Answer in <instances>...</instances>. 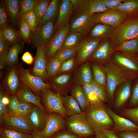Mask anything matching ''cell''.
<instances>
[{
    "label": "cell",
    "instance_id": "obj_1",
    "mask_svg": "<svg viewBox=\"0 0 138 138\" xmlns=\"http://www.w3.org/2000/svg\"><path fill=\"white\" fill-rule=\"evenodd\" d=\"M104 66L107 74L105 89L108 102L113 103L117 88L123 83L138 77V75L127 72L114 63L111 60Z\"/></svg>",
    "mask_w": 138,
    "mask_h": 138
},
{
    "label": "cell",
    "instance_id": "obj_2",
    "mask_svg": "<svg viewBox=\"0 0 138 138\" xmlns=\"http://www.w3.org/2000/svg\"><path fill=\"white\" fill-rule=\"evenodd\" d=\"M106 107L105 104L90 105L84 112L88 123L95 133L113 129V122Z\"/></svg>",
    "mask_w": 138,
    "mask_h": 138
},
{
    "label": "cell",
    "instance_id": "obj_3",
    "mask_svg": "<svg viewBox=\"0 0 138 138\" xmlns=\"http://www.w3.org/2000/svg\"><path fill=\"white\" fill-rule=\"evenodd\" d=\"M138 37V17L124 21L115 29L110 37L116 46L123 41Z\"/></svg>",
    "mask_w": 138,
    "mask_h": 138
},
{
    "label": "cell",
    "instance_id": "obj_4",
    "mask_svg": "<svg viewBox=\"0 0 138 138\" xmlns=\"http://www.w3.org/2000/svg\"><path fill=\"white\" fill-rule=\"evenodd\" d=\"M66 126L67 129L81 137L93 136L96 134L83 112L68 117Z\"/></svg>",
    "mask_w": 138,
    "mask_h": 138
},
{
    "label": "cell",
    "instance_id": "obj_5",
    "mask_svg": "<svg viewBox=\"0 0 138 138\" xmlns=\"http://www.w3.org/2000/svg\"><path fill=\"white\" fill-rule=\"evenodd\" d=\"M74 11L70 24V31L85 35L91 31L96 23L87 12L83 10Z\"/></svg>",
    "mask_w": 138,
    "mask_h": 138
},
{
    "label": "cell",
    "instance_id": "obj_6",
    "mask_svg": "<svg viewBox=\"0 0 138 138\" xmlns=\"http://www.w3.org/2000/svg\"><path fill=\"white\" fill-rule=\"evenodd\" d=\"M18 72L21 84L29 88L38 96L41 92L51 88L50 84L45 83L41 78L32 75L28 69L18 67Z\"/></svg>",
    "mask_w": 138,
    "mask_h": 138
},
{
    "label": "cell",
    "instance_id": "obj_7",
    "mask_svg": "<svg viewBox=\"0 0 138 138\" xmlns=\"http://www.w3.org/2000/svg\"><path fill=\"white\" fill-rule=\"evenodd\" d=\"M0 125L30 134L34 131L26 116L17 114L8 113L3 117Z\"/></svg>",
    "mask_w": 138,
    "mask_h": 138
},
{
    "label": "cell",
    "instance_id": "obj_8",
    "mask_svg": "<svg viewBox=\"0 0 138 138\" xmlns=\"http://www.w3.org/2000/svg\"><path fill=\"white\" fill-rule=\"evenodd\" d=\"M70 24L68 22L56 30L46 44L45 53L47 62L53 57L63 45L66 36L70 31Z\"/></svg>",
    "mask_w": 138,
    "mask_h": 138
},
{
    "label": "cell",
    "instance_id": "obj_9",
    "mask_svg": "<svg viewBox=\"0 0 138 138\" xmlns=\"http://www.w3.org/2000/svg\"><path fill=\"white\" fill-rule=\"evenodd\" d=\"M127 15L126 13L120 11L109 9L95 13L91 16L96 24H103L115 29L124 21Z\"/></svg>",
    "mask_w": 138,
    "mask_h": 138
},
{
    "label": "cell",
    "instance_id": "obj_10",
    "mask_svg": "<svg viewBox=\"0 0 138 138\" xmlns=\"http://www.w3.org/2000/svg\"><path fill=\"white\" fill-rule=\"evenodd\" d=\"M40 95L47 111L49 112L57 113L67 118L61 96L54 93L50 89L42 91Z\"/></svg>",
    "mask_w": 138,
    "mask_h": 138
},
{
    "label": "cell",
    "instance_id": "obj_11",
    "mask_svg": "<svg viewBox=\"0 0 138 138\" xmlns=\"http://www.w3.org/2000/svg\"><path fill=\"white\" fill-rule=\"evenodd\" d=\"M54 31V25L51 21L37 26L31 31V38L34 45L37 48L40 45L46 44L50 40Z\"/></svg>",
    "mask_w": 138,
    "mask_h": 138
},
{
    "label": "cell",
    "instance_id": "obj_12",
    "mask_svg": "<svg viewBox=\"0 0 138 138\" xmlns=\"http://www.w3.org/2000/svg\"><path fill=\"white\" fill-rule=\"evenodd\" d=\"M73 76L71 72L56 75L52 78L50 84L51 88L57 94L61 96L67 95L74 85Z\"/></svg>",
    "mask_w": 138,
    "mask_h": 138
},
{
    "label": "cell",
    "instance_id": "obj_13",
    "mask_svg": "<svg viewBox=\"0 0 138 138\" xmlns=\"http://www.w3.org/2000/svg\"><path fill=\"white\" fill-rule=\"evenodd\" d=\"M65 118L58 113L49 112L45 126L41 131L45 137H50L58 131L65 129L66 120Z\"/></svg>",
    "mask_w": 138,
    "mask_h": 138
},
{
    "label": "cell",
    "instance_id": "obj_14",
    "mask_svg": "<svg viewBox=\"0 0 138 138\" xmlns=\"http://www.w3.org/2000/svg\"><path fill=\"white\" fill-rule=\"evenodd\" d=\"M102 38L84 39L78 46L76 59L77 65L88 61Z\"/></svg>",
    "mask_w": 138,
    "mask_h": 138
},
{
    "label": "cell",
    "instance_id": "obj_15",
    "mask_svg": "<svg viewBox=\"0 0 138 138\" xmlns=\"http://www.w3.org/2000/svg\"><path fill=\"white\" fill-rule=\"evenodd\" d=\"M116 46L110 40L101 41L88 61L105 64L111 60Z\"/></svg>",
    "mask_w": 138,
    "mask_h": 138
},
{
    "label": "cell",
    "instance_id": "obj_16",
    "mask_svg": "<svg viewBox=\"0 0 138 138\" xmlns=\"http://www.w3.org/2000/svg\"><path fill=\"white\" fill-rule=\"evenodd\" d=\"M116 64L125 71L138 75L137 57L115 51L111 59Z\"/></svg>",
    "mask_w": 138,
    "mask_h": 138
},
{
    "label": "cell",
    "instance_id": "obj_17",
    "mask_svg": "<svg viewBox=\"0 0 138 138\" xmlns=\"http://www.w3.org/2000/svg\"><path fill=\"white\" fill-rule=\"evenodd\" d=\"M74 10H83L92 16L109 9L106 6L103 0H70Z\"/></svg>",
    "mask_w": 138,
    "mask_h": 138
},
{
    "label": "cell",
    "instance_id": "obj_18",
    "mask_svg": "<svg viewBox=\"0 0 138 138\" xmlns=\"http://www.w3.org/2000/svg\"><path fill=\"white\" fill-rule=\"evenodd\" d=\"M106 108L113 122L112 130L115 133L138 131V125L129 119L117 114L110 108L107 107Z\"/></svg>",
    "mask_w": 138,
    "mask_h": 138
},
{
    "label": "cell",
    "instance_id": "obj_19",
    "mask_svg": "<svg viewBox=\"0 0 138 138\" xmlns=\"http://www.w3.org/2000/svg\"><path fill=\"white\" fill-rule=\"evenodd\" d=\"M45 44L37 48V51L34 60L33 72L34 75L43 80L47 77V61L45 55Z\"/></svg>",
    "mask_w": 138,
    "mask_h": 138
},
{
    "label": "cell",
    "instance_id": "obj_20",
    "mask_svg": "<svg viewBox=\"0 0 138 138\" xmlns=\"http://www.w3.org/2000/svg\"><path fill=\"white\" fill-rule=\"evenodd\" d=\"M46 111L34 105L30 112L26 116L34 130L42 131L44 129L48 114Z\"/></svg>",
    "mask_w": 138,
    "mask_h": 138
},
{
    "label": "cell",
    "instance_id": "obj_21",
    "mask_svg": "<svg viewBox=\"0 0 138 138\" xmlns=\"http://www.w3.org/2000/svg\"><path fill=\"white\" fill-rule=\"evenodd\" d=\"M94 79L91 64L87 61L81 64L73 76L74 85L80 86L89 84Z\"/></svg>",
    "mask_w": 138,
    "mask_h": 138
},
{
    "label": "cell",
    "instance_id": "obj_22",
    "mask_svg": "<svg viewBox=\"0 0 138 138\" xmlns=\"http://www.w3.org/2000/svg\"><path fill=\"white\" fill-rule=\"evenodd\" d=\"M131 81L126 82L118 87L113 102L114 108L116 111L122 109L130 97Z\"/></svg>",
    "mask_w": 138,
    "mask_h": 138
},
{
    "label": "cell",
    "instance_id": "obj_23",
    "mask_svg": "<svg viewBox=\"0 0 138 138\" xmlns=\"http://www.w3.org/2000/svg\"><path fill=\"white\" fill-rule=\"evenodd\" d=\"M18 72V68L14 66L7 71L4 80V85L8 94L12 96L15 95L21 84Z\"/></svg>",
    "mask_w": 138,
    "mask_h": 138
},
{
    "label": "cell",
    "instance_id": "obj_24",
    "mask_svg": "<svg viewBox=\"0 0 138 138\" xmlns=\"http://www.w3.org/2000/svg\"><path fill=\"white\" fill-rule=\"evenodd\" d=\"M73 11V6L70 0L62 1L57 20L54 25V31L68 22L67 21L72 14Z\"/></svg>",
    "mask_w": 138,
    "mask_h": 138
},
{
    "label": "cell",
    "instance_id": "obj_25",
    "mask_svg": "<svg viewBox=\"0 0 138 138\" xmlns=\"http://www.w3.org/2000/svg\"><path fill=\"white\" fill-rule=\"evenodd\" d=\"M16 95L20 100L37 106L46 111L41 103L39 97L28 87L21 84Z\"/></svg>",
    "mask_w": 138,
    "mask_h": 138
},
{
    "label": "cell",
    "instance_id": "obj_26",
    "mask_svg": "<svg viewBox=\"0 0 138 138\" xmlns=\"http://www.w3.org/2000/svg\"><path fill=\"white\" fill-rule=\"evenodd\" d=\"M115 50L137 57L138 55V37L121 43L116 46Z\"/></svg>",
    "mask_w": 138,
    "mask_h": 138
},
{
    "label": "cell",
    "instance_id": "obj_27",
    "mask_svg": "<svg viewBox=\"0 0 138 138\" xmlns=\"http://www.w3.org/2000/svg\"><path fill=\"white\" fill-rule=\"evenodd\" d=\"M63 105L67 117L83 112L78 102L71 95L61 96Z\"/></svg>",
    "mask_w": 138,
    "mask_h": 138
},
{
    "label": "cell",
    "instance_id": "obj_28",
    "mask_svg": "<svg viewBox=\"0 0 138 138\" xmlns=\"http://www.w3.org/2000/svg\"><path fill=\"white\" fill-rule=\"evenodd\" d=\"M114 29L115 28L105 25L97 24L90 31L88 38L95 39L110 37Z\"/></svg>",
    "mask_w": 138,
    "mask_h": 138
},
{
    "label": "cell",
    "instance_id": "obj_29",
    "mask_svg": "<svg viewBox=\"0 0 138 138\" xmlns=\"http://www.w3.org/2000/svg\"><path fill=\"white\" fill-rule=\"evenodd\" d=\"M70 91L71 95L78 102L82 111L84 112L90 104L86 98L82 87L80 85H74Z\"/></svg>",
    "mask_w": 138,
    "mask_h": 138
},
{
    "label": "cell",
    "instance_id": "obj_30",
    "mask_svg": "<svg viewBox=\"0 0 138 138\" xmlns=\"http://www.w3.org/2000/svg\"><path fill=\"white\" fill-rule=\"evenodd\" d=\"M92 62L91 65L94 79L105 88L107 74L104 65L98 63Z\"/></svg>",
    "mask_w": 138,
    "mask_h": 138
},
{
    "label": "cell",
    "instance_id": "obj_31",
    "mask_svg": "<svg viewBox=\"0 0 138 138\" xmlns=\"http://www.w3.org/2000/svg\"><path fill=\"white\" fill-rule=\"evenodd\" d=\"M60 1H51L45 13L38 26L43 24L49 21H53L57 15Z\"/></svg>",
    "mask_w": 138,
    "mask_h": 138
},
{
    "label": "cell",
    "instance_id": "obj_32",
    "mask_svg": "<svg viewBox=\"0 0 138 138\" xmlns=\"http://www.w3.org/2000/svg\"><path fill=\"white\" fill-rule=\"evenodd\" d=\"M21 49V45L15 43L10 48L6 60V65L10 67L15 66L18 61V55Z\"/></svg>",
    "mask_w": 138,
    "mask_h": 138
},
{
    "label": "cell",
    "instance_id": "obj_33",
    "mask_svg": "<svg viewBox=\"0 0 138 138\" xmlns=\"http://www.w3.org/2000/svg\"><path fill=\"white\" fill-rule=\"evenodd\" d=\"M7 11L13 22H17L19 15L20 1L17 0L5 1Z\"/></svg>",
    "mask_w": 138,
    "mask_h": 138
},
{
    "label": "cell",
    "instance_id": "obj_34",
    "mask_svg": "<svg viewBox=\"0 0 138 138\" xmlns=\"http://www.w3.org/2000/svg\"><path fill=\"white\" fill-rule=\"evenodd\" d=\"M0 135L1 138H30L31 134L23 133L1 126Z\"/></svg>",
    "mask_w": 138,
    "mask_h": 138
},
{
    "label": "cell",
    "instance_id": "obj_35",
    "mask_svg": "<svg viewBox=\"0 0 138 138\" xmlns=\"http://www.w3.org/2000/svg\"><path fill=\"white\" fill-rule=\"evenodd\" d=\"M128 15H131L138 11V0H125L120 5L114 8Z\"/></svg>",
    "mask_w": 138,
    "mask_h": 138
},
{
    "label": "cell",
    "instance_id": "obj_36",
    "mask_svg": "<svg viewBox=\"0 0 138 138\" xmlns=\"http://www.w3.org/2000/svg\"><path fill=\"white\" fill-rule=\"evenodd\" d=\"M66 35L62 48H74L78 47L83 36L79 33L70 31Z\"/></svg>",
    "mask_w": 138,
    "mask_h": 138
},
{
    "label": "cell",
    "instance_id": "obj_37",
    "mask_svg": "<svg viewBox=\"0 0 138 138\" xmlns=\"http://www.w3.org/2000/svg\"><path fill=\"white\" fill-rule=\"evenodd\" d=\"M51 1L37 0L33 9L35 15L37 26L45 13Z\"/></svg>",
    "mask_w": 138,
    "mask_h": 138
},
{
    "label": "cell",
    "instance_id": "obj_38",
    "mask_svg": "<svg viewBox=\"0 0 138 138\" xmlns=\"http://www.w3.org/2000/svg\"><path fill=\"white\" fill-rule=\"evenodd\" d=\"M63 62L54 56L50 59L47 62L48 77L52 78L56 75Z\"/></svg>",
    "mask_w": 138,
    "mask_h": 138
},
{
    "label": "cell",
    "instance_id": "obj_39",
    "mask_svg": "<svg viewBox=\"0 0 138 138\" xmlns=\"http://www.w3.org/2000/svg\"><path fill=\"white\" fill-rule=\"evenodd\" d=\"M89 84L91 89L102 102L105 104L108 102L106 89L103 86L97 83L94 79Z\"/></svg>",
    "mask_w": 138,
    "mask_h": 138
},
{
    "label": "cell",
    "instance_id": "obj_40",
    "mask_svg": "<svg viewBox=\"0 0 138 138\" xmlns=\"http://www.w3.org/2000/svg\"><path fill=\"white\" fill-rule=\"evenodd\" d=\"M9 44L7 42L2 32H0V68L3 69L5 66L6 60L9 49Z\"/></svg>",
    "mask_w": 138,
    "mask_h": 138
},
{
    "label": "cell",
    "instance_id": "obj_41",
    "mask_svg": "<svg viewBox=\"0 0 138 138\" xmlns=\"http://www.w3.org/2000/svg\"><path fill=\"white\" fill-rule=\"evenodd\" d=\"M82 87L86 98L90 105L97 106L105 104L98 98L91 89L89 84Z\"/></svg>",
    "mask_w": 138,
    "mask_h": 138
},
{
    "label": "cell",
    "instance_id": "obj_42",
    "mask_svg": "<svg viewBox=\"0 0 138 138\" xmlns=\"http://www.w3.org/2000/svg\"><path fill=\"white\" fill-rule=\"evenodd\" d=\"M78 50V47L74 48H61L57 51L54 56L63 62L76 55Z\"/></svg>",
    "mask_w": 138,
    "mask_h": 138
},
{
    "label": "cell",
    "instance_id": "obj_43",
    "mask_svg": "<svg viewBox=\"0 0 138 138\" xmlns=\"http://www.w3.org/2000/svg\"><path fill=\"white\" fill-rule=\"evenodd\" d=\"M120 113L121 116L129 119L138 125V106L123 109L120 111Z\"/></svg>",
    "mask_w": 138,
    "mask_h": 138
},
{
    "label": "cell",
    "instance_id": "obj_44",
    "mask_svg": "<svg viewBox=\"0 0 138 138\" xmlns=\"http://www.w3.org/2000/svg\"><path fill=\"white\" fill-rule=\"evenodd\" d=\"M0 31L7 42L8 43H15L18 38V34L13 28L6 26Z\"/></svg>",
    "mask_w": 138,
    "mask_h": 138
},
{
    "label": "cell",
    "instance_id": "obj_45",
    "mask_svg": "<svg viewBox=\"0 0 138 138\" xmlns=\"http://www.w3.org/2000/svg\"><path fill=\"white\" fill-rule=\"evenodd\" d=\"M77 65V63L76 57H73L69 59L62 63L57 75L71 72L75 69Z\"/></svg>",
    "mask_w": 138,
    "mask_h": 138
},
{
    "label": "cell",
    "instance_id": "obj_46",
    "mask_svg": "<svg viewBox=\"0 0 138 138\" xmlns=\"http://www.w3.org/2000/svg\"><path fill=\"white\" fill-rule=\"evenodd\" d=\"M33 105L27 102L20 100L16 109L10 113H15L27 116L31 111Z\"/></svg>",
    "mask_w": 138,
    "mask_h": 138
},
{
    "label": "cell",
    "instance_id": "obj_47",
    "mask_svg": "<svg viewBox=\"0 0 138 138\" xmlns=\"http://www.w3.org/2000/svg\"><path fill=\"white\" fill-rule=\"evenodd\" d=\"M31 30L25 20L21 18L19 28V33L22 38L26 42L30 40Z\"/></svg>",
    "mask_w": 138,
    "mask_h": 138
},
{
    "label": "cell",
    "instance_id": "obj_48",
    "mask_svg": "<svg viewBox=\"0 0 138 138\" xmlns=\"http://www.w3.org/2000/svg\"><path fill=\"white\" fill-rule=\"evenodd\" d=\"M21 16L28 24L31 31H33L37 25L36 17L33 10L28 12Z\"/></svg>",
    "mask_w": 138,
    "mask_h": 138
},
{
    "label": "cell",
    "instance_id": "obj_49",
    "mask_svg": "<svg viewBox=\"0 0 138 138\" xmlns=\"http://www.w3.org/2000/svg\"><path fill=\"white\" fill-rule=\"evenodd\" d=\"M37 0L20 1L21 16L28 12L33 9Z\"/></svg>",
    "mask_w": 138,
    "mask_h": 138
},
{
    "label": "cell",
    "instance_id": "obj_50",
    "mask_svg": "<svg viewBox=\"0 0 138 138\" xmlns=\"http://www.w3.org/2000/svg\"><path fill=\"white\" fill-rule=\"evenodd\" d=\"M68 129H65L51 136L50 138H81Z\"/></svg>",
    "mask_w": 138,
    "mask_h": 138
},
{
    "label": "cell",
    "instance_id": "obj_51",
    "mask_svg": "<svg viewBox=\"0 0 138 138\" xmlns=\"http://www.w3.org/2000/svg\"><path fill=\"white\" fill-rule=\"evenodd\" d=\"M4 3H1L0 7V26L3 28L6 26L7 21V12Z\"/></svg>",
    "mask_w": 138,
    "mask_h": 138
},
{
    "label": "cell",
    "instance_id": "obj_52",
    "mask_svg": "<svg viewBox=\"0 0 138 138\" xmlns=\"http://www.w3.org/2000/svg\"><path fill=\"white\" fill-rule=\"evenodd\" d=\"M138 105V81L136 84L133 88L130 99L129 106L132 107Z\"/></svg>",
    "mask_w": 138,
    "mask_h": 138
},
{
    "label": "cell",
    "instance_id": "obj_53",
    "mask_svg": "<svg viewBox=\"0 0 138 138\" xmlns=\"http://www.w3.org/2000/svg\"><path fill=\"white\" fill-rule=\"evenodd\" d=\"M10 99V102L8 105L7 109L8 113H11L16 108L20 102V100L15 95L12 96Z\"/></svg>",
    "mask_w": 138,
    "mask_h": 138
},
{
    "label": "cell",
    "instance_id": "obj_54",
    "mask_svg": "<svg viewBox=\"0 0 138 138\" xmlns=\"http://www.w3.org/2000/svg\"><path fill=\"white\" fill-rule=\"evenodd\" d=\"M125 0H103L106 7L112 9L121 4Z\"/></svg>",
    "mask_w": 138,
    "mask_h": 138
},
{
    "label": "cell",
    "instance_id": "obj_55",
    "mask_svg": "<svg viewBox=\"0 0 138 138\" xmlns=\"http://www.w3.org/2000/svg\"><path fill=\"white\" fill-rule=\"evenodd\" d=\"M119 138H138V131L116 133Z\"/></svg>",
    "mask_w": 138,
    "mask_h": 138
},
{
    "label": "cell",
    "instance_id": "obj_56",
    "mask_svg": "<svg viewBox=\"0 0 138 138\" xmlns=\"http://www.w3.org/2000/svg\"><path fill=\"white\" fill-rule=\"evenodd\" d=\"M21 59L24 62L29 65L32 64L34 60L31 54L28 51L25 52L23 54Z\"/></svg>",
    "mask_w": 138,
    "mask_h": 138
},
{
    "label": "cell",
    "instance_id": "obj_57",
    "mask_svg": "<svg viewBox=\"0 0 138 138\" xmlns=\"http://www.w3.org/2000/svg\"><path fill=\"white\" fill-rule=\"evenodd\" d=\"M102 132L107 138H119L112 130H106Z\"/></svg>",
    "mask_w": 138,
    "mask_h": 138
},
{
    "label": "cell",
    "instance_id": "obj_58",
    "mask_svg": "<svg viewBox=\"0 0 138 138\" xmlns=\"http://www.w3.org/2000/svg\"><path fill=\"white\" fill-rule=\"evenodd\" d=\"M30 138H46L41 131L34 130L31 134Z\"/></svg>",
    "mask_w": 138,
    "mask_h": 138
},
{
    "label": "cell",
    "instance_id": "obj_59",
    "mask_svg": "<svg viewBox=\"0 0 138 138\" xmlns=\"http://www.w3.org/2000/svg\"><path fill=\"white\" fill-rule=\"evenodd\" d=\"M94 138H107L102 132H99L96 133Z\"/></svg>",
    "mask_w": 138,
    "mask_h": 138
},
{
    "label": "cell",
    "instance_id": "obj_60",
    "mask_svg": "<svg viewBox=\"0 0 138 138\" xmlns=\"http://www.w3.org/2000/svg\"><path fill=\"white\" fill-rule=\"evenodd\" d=\"M94 136H91L86 137H81V138H94Z\"/></svg>",
    "mask_w": 138,
    "mask_h": 138
},
{
    "label": "cell",
    "instance_id": "obj_61",
    "mask_svg": "<svg viewBox=\"0 0 138 138\" xmlns=\"http://www.w3.org/2000/svg\"><path fill=\"white\" fill-rule=\"evenodd\" d=\"M137 60H138V56H137Z\"/></svg>",
    "mask_w": 138,
    "mask_h": 138
},
{
    "label": "cell",
    "instance_id": "obj_62",
    "mask_svg": "<svg viewBox=\"0 0 138 138\" xmlns=\"http://www.w3.org/2000/svg\"><path fill=\"white\" fill-rule=\"evenodd\" d=\"M50 138V137H48V138Z\"/></svg>",
    "mask_w": 138,
    "mask_h": 138
},
{
    "label": "cell",
    "instance_id": "obj_63",
    "mask_svg": "<svg viewBox=\"0 0 138 138\" xmlns=\"http://www.w3.org/2000/svg\"><path fill=\"white\" fill-rule=\"evenodd\" d=\"M0 138H1L0 137Z\"/></svg>",
    "mask_w": 138,
    "mask_h": 138
}]
</instances>
